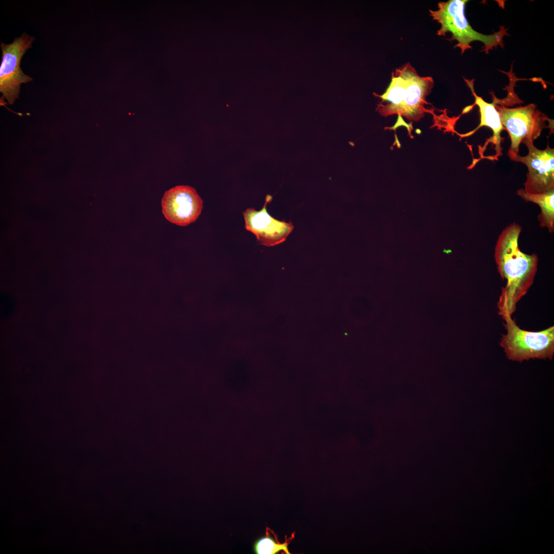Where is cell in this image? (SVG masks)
<instances>
[{"mask_svg":"<svg viewBox=\"0 0 554 554\" xmlns=\"http://www.w3.org/2000/svg\"><path fill=\"white\" fill-rule=\"evenodd\" d=\"M467 0H449L441 2L438 4L437 10H429L433 20L441 24L437 34L445 36L450 32L452 37L449 41L456 40L458 44L454 47H459L463 54L468 49H471L470 44L473 41H480L484 44L482 51L488 53L493 47L500 46L504 47L503 37L508 35L507 29L500 27V30L490 35H485L474 30L467 21L465 15V4Z\"/></svg>","mask_w":554,"mask_h":554,"instance_id":"3","label":"cell"},{"mask_svg":"<svg viewBox=\"0 0 554 554\" xmlns=\"http://www.w3.org/2000/svg\"><path fill=\"white\" fill-rule=\"evenodd\" d=\"M35 38L24 32L12 43H1L2 60L0 67V91L9 104L18 98L21 85L33 79L25 74L20 67L22 57L32 47Z\"/></svg>","mask_w":554,"mask_h":554,"instance_id":"6","label":"cell"},{"mask_svg":"<svg viewBox=\"0 0 554 554\" xmlns=\"http://www.w3.org/2000/svg\"><path fill=\"white\" fill-rule=\"evenodd\" d=\"M505 322L506 334L500 345L509 360L522 362L530 359H552L554 353V326L540 331L520 328L506 312L501 315Z\"/></svg>","mask_w":554,"mask_h":554,"instance_id":"4","label":"cell"},{"mask_svg":"<svg viewBox=\"0 0 554 554\" xmlns=\"http://www.w3.org/2000/svg\"><path fill=\"white\" fill-rule=\"evenodd\" d=\"M497 104L496 107L502 126L510 138L508 153L518 154L519 146L523 140L533 141L540 136L544 128H549L553 131V129L546 124L547 121L553 120L539 110L535 104L513 108L503 105L498 106Z\"/></svg>","mask_w":554,"mask_h":554,"instance_id":"5","label":"cell"},{"mask_svg":"<svg viewBox=\"0 0 554 554\" xmlns=\"http://www.w3.org/2000/svg\"><path fill=\"white\" fill-rule=\"evenodd\" d=\"M272 199V196L267 194L260 210L250 208L243 212L246 229L253 233L261 244L268 247L284 242L294 228L292 222L276 220L268 213L267 206Z\"/></svg>","mask_w":554,"mask_h":554,"instance_id":"9","label":"cell"},{"mask_svg":"<svg viewBox=\"0 0 554 554\" xmlns=\"http://www.w3.org/2000/svg\"><path fill=\"white\" fill-rule=\"evenodd\" d=\"M517 194L527 202L538 204L541 208V213L538 216L540 226L546 227L549 232L554 231V188L541 193H527L524 189H519Z\"/></svg>","mask_w":554,"mask_h":554,"instance_id":"11","label":"cell"},{"mask_svg":"<svg viewBox=\"0 0 554 554\" xmlns=\"http://www.w3.org/2000/svg\"><path fill=\"white\" fill-rule=\"evenodd\" d=\"M464 80L474 97L475 101L473 106L476 105L479 108L480 123L477 128L464 134L463 136H467L473 134L480 127L483 126L490 128L492 130L493 135L490 138L486 140V142L484 147L482 148V150H483L489 143H491L492 146H494L493 148L496 151V155L493 159L497 160L499 156L502 155L501 142L503 141V138L501 136V132L503 130L505 129L502 126L499 112L496 107L497 104V97L495 96L493 97L494 100L491 103L485 102L481 97L478 96L476 94L473 87L474 80H468L464 78Z\"/></svg>","mask_w":554,"mask_h":554,"instance_id":"10","label":"cell"},{"mask_svg":"<svg viewBox=\"0 0 554 554\" xmlns=\"http://www.w3.org/2000/svg\"><path fill=\"white\" fill-rule=\"evenodd\" d=\"M271 529L266 528L265 535L258 539L253 544V550L257 554H276L284 551V553L289 554L288 545L294 537L295 532L291 536L286 538L284 543L280 542L278 536L273 532V536L270 535Z\"/></svg>","mask_w":554,"mask_h":554,"instance_id":"12","label":"cell"},{"mask_svg":"<svg viewBox=\"0 0 554 554\" xmlns=\"http://www.w3.org/2000/svg\"><path fill=\"white\" fill-rule=\"evenodd\" d=\"M434 82L431 76H421L414 68L406 63L391 74V82L382 95L377 109L386 116L394 114L409 121H418L428 110L425 108L426 96L431 92Z\"/></svg>","mask_w":554,"mask_h":554,"instance_id":"2","label":"cell"},{"mask_svg":"<svg viewBox=\"0 0 554 554\" xmlns=\"http://www.w3.org/2000/svg\"><path fill=\"white\" fill-rule=\"evenodd\" d=\"M203 205L195 189L187 185L176 186L166 191L161 202L165 218L180 226L194 222L201 213Z\"/></svg>","mask_w":554,"mask_h":554,"instance_id":"8","label":"cell"},{"mask_svg":"<svg viewBox=\"0 0 554 554\" xmlns=\"http://www.w3.org/2000/svg\"><path fill=\"white\" fill-rule=\"evenodd\" d=\"M521 231L520 225L510 224L499 236L494 248L498 272L506 281L498 303L500 315L506 312L511 315L515 311L517 303L532 285L537 270V254H526L519 248Z\"/></svg>","mask_w":554,"mask_h":554,"instance_id":"1","label":"cell"},{"mask_svg":"<svg viewBox=\"0 0 554 554\" xmlns=\"http://www.w3.org/2000/svg\"><path fill=\"white\" fill-rule=\"evenodd\" d=\"M522 143L528 149V154L522 156L508 152L511 160L524 164L528 168L524 184L526 192L537 194L554 188V149L547 143L545 149L535 146L533 141L524 139Z\"/></svg>","mask_w":554,"mask_h":554,"instance_id":"7","label":"cell"}]
</instances>
